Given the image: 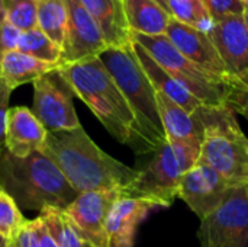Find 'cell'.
<instances>
[{
	"label": "cell",
	"mask_w": 248,
	"mask_h": 247,
	"mask_svg": "<svg viewBox=\"0 0 248 247\" xmlns=\"http://www.w3.org/2000/svg\"><path fill=\"white\" fill-rule=\"evenodd\" d=\"M179 1H198V0H179Z\"/></svg>",
	"instance_id": "39"
},
{
	"label": "cell",
	"mask_w": 248,
	"mask_h": 247,
	"mask_svg": "<svg viewBox=\"0 0 248 247\" xmlns=\"http://www.w3.org/2000/svg\"><path fill=\"white\" fill-rule=\"evenodd\" d=\"M169 12L171 17L179 20L180 23L198 28L205 32H208L214 23L209 12L206 10V7L201 0L198 1L169 0Z\"/></svg>",
	"instance_id": "25"
},
{
	"label": "cell",
	"mask_w": 248,
	"mask_h": 247,
	"mask_svg": "<svg viewBox=\"0 0 248 247\" xmlns=\"http://www.w3.org/2000/svg\"><path fill=\"white\" fill-rule=\"evenodd\" d=\"M140 44L176 82L208 106H224L230 92V80L215 76L186 58L166 35H141L132 32Z\"/></svg>",
	"instance_id": "7"
},
{
	"label": "cell",
	"mask_w": 248,
	"mask_h": 247,
	"mask_svg": "<svg viewBox=\"0 0 248 247\" xmlns=\"http://www.w3.org/2000/svg\"><path fill=\"white\" fill-rule=\"evenodd\" d=\"M6 20L20 32L36 28L38 0H4Z\"/></svg>",
	"instance_id": "26"
},
{
	"label": "cell",
	"mask_w": 248,
	"mask_h": 247,
	"mask_svg": "<svg viewBox=\"0 0 248 247\" xmlns=\"http://www.w3.org/2000/svg\"><path fill=\"white\" fill-rule=\"evenodd\" d=\"M97 58L126 99L145 146L155 153L167 137L157 106V90L141 67L132 44L125 48H106Z\"/></svg>",
	"instance_id": "4"
},
{
	"label": "cell",
	"mask_w": 248,
	"mask_h": 247,
	"mask_svg": "<svg viewBox=\"0 0 248 247\" xmlns=\"http://www.w3.org/2000/svg\"><path fill=\"white\" fill-rule=\"evenodd\" d=\"M240 1L243 3V6H244V7H248V0H240Z\"/></svg>",
	"instance_id": "38"
},
{
	"label": "cell",
	"mask_w": 248,
	"mask_h": 247,
	"mask_svg": "<svg viewBox=\"0 0 248 247\" xmlns=\"http://www.w3.org/2000/svg\"><path fill=\"white\" fill-rule=\"evenodd\" d=\"M227 108L248 119V82L234 83L230 82V92L227 98Z\"/></svg>",
	"instance_id": "29"
},
{
	"label": "cell",
	"mask_w": 248,
	"mask_h": 247,
	"mask_svg": "<svg viewBox=\"0 0 248 247\" xmlns=\"http://www.w3.org/2000/svg\"><path fill=\"white\" fill-rule=\"evenodd\" d=\"M55 68H58L57 64L45 63L13 49L6 52L0 61V80L13 90L22 84L33 83L36 79Z\"/></svg>",
	"instance_id": "20"
},
{
	"label": "cell",
	"mask_w": 248,
	"mask_h": 247,
	"mask_svg": "<svg viewBox=\"0 0 248 247\" xmlns=\"http://www.w3.org/2000/svg\"><path fill=\"white\" fill-rule=\"evenodd\" d=\"M201 150L179 141H166L150 165L138 172L137 179L125 189L124 195L155 202L160 208L170 207L177 198V191L185 173L196 165Z\"/></svg>",
	"instance_id": "6"
},
{
	"label": "cell",
	"mask_w": 248,
	"mask_h": 247,
	"mask_svg": "<svg viewBox=\"0 0 248 247\" xmlns=\"http://www.w3.org/2000/svg\"><path fill=\"white\" fill-rule=\"evenodd\" d=\"M209 12L212 20H219L230 15H243L244 6L240 0H201Z\"/></svg>",
	"instance_id": "28"
},
{
	"label": "cell",
	"mask_w": 248,
	"mask_h": 247,
	"mask_svg": "<svg viewBox=\"0 0 248 247\" xmlns=\"http://www.w3.org/2000/svg\"><path fill=\"white\" fill-rule=\"evenodd\" d=\"M44 154L77 194L115 189L125 192L140 172L105 153L83 127L46 132Z\"/></svg>",
	"instance_id": "1"
},
{
	"label": "cell",
	"mask_w": 248,
	"mask_h": 247,
	"mask_svg": "<svg viewBox=\"0 0 248 247\" xmlns=\"http://www.w3.org/2000/svg\"><path fill=\"white\" fill-rule=\"evenodd\" d=\"M7 247H38L31 220L26 221V224L10 239V243Z\"/></svg>",
	"instance_id": "33"
},
{
	"label": "cell",
	"mask_w": 248,
	"mask_h": 247,
	"mask_svg": "<svg viewBox=\"0 0 248 247\" xmlns=\"http://www.w3.org/2000/svg\"><path fill=\"white\" fill-rule=\"evenodd\" d=\"M33 115L48 132L70 131L81 127L74 108V92L58 68L33 83Z\"/></svg>",
	"instance_id": "9"
},
{
	"label": "cell",
	"mask_w": 248,
	"mask_h": 247,
	"mask_svg": "<svg viewBox=\"0 0 248 247\" xmlns=\"http://www.w3.org/2000/svg\"><path fill=\"white\" fill-rule=\"evenodd\" d=\"M31 226L36 239L38 247H58L55 239L52 237L51 231L48 230L46 224L41 217H36L35 220H31Z\"/></svg>",
	"instance_id": "32"
},
{
	"label": "cell",
	"mask_w": 248,
	"mask_h": 247,
	"mask_svg": "<svg viewBox=\"0 0 248 247\" xmlns=\"http://www.w3.org/2000/svg\"><path fill=\"white\" fill-rule=\"evenodd\" d=\"M231 186L212 167L198 160L190 167L179 186L177 198L185 201L189 208L201 218L209 217L225 201Z\"/></svg>",
	"instance_id": "11"
},
{
	"label": "cell",
	"mask_w": 248,
	"mask_h": 247,
	"mask_svg": "<svg viewBox=\"0 0 248 247\" xmlns=\"http://www.w3.org/2000/svg\"><path fill=\"white\" fill-rule=\"evenodd\" d=\"M158 208L155 202L121 195L106 220L108 247H134L140 224Z\"/></svg>",
	"instance_id": "15"
},
{
	"label": "cell",
	"mask_w": 248,
	"mask_h": 247,
	"mask_svg": "<svg viewBox=\"0 0 248 247\" xmlns=\"http://www.w3.org/2000/svg\"><path fill=\"white\" fill-rule=\"evenodd\" d=\"M26 221L13 198L0 188V234L12 239Z\"/></svg>",
	"instance_id": "27"
},
{
	"label": "cell",
	"mask_w": 248,
	"mask_h": 247,
	"mask_svg": "<svg viewBox=\"0 0 248 247\" xmlns=\"http://www.w3.org/2000/svg\"><path fill=\"white\" fill-rule=\"evenodd\" d=\"M155 1H157L163 9H166V10L169 12V0H155ZM169 13H170V12H169Z\"/></svg>",
	"instance_id": "36"
},
{
	"label": "cell",
	"mask_w": 248,
	"mask_h": 247,
	"mask_svg": "<svg viewBox=\"0 0 248 247\" xmlns=\"http://www.w3.org/2000/svg\"><path fill=\"white\" fill-rule=\"evenodd\" d=\"M201 247H248L247 186L231 188L222 205L201 220Z\"/></svg>",
	"instance_id": "8"
},
{
	"label": "cell",
	"mask_w": 248,
	"mask_h": 247,
	"mask_svg": "<svg viewBox=\"0 0 248 247\" xmlns=\"http://www.w3.org/2000/svg\"><path fill=\"white\" fill-rule=\"evenodd\" d=\"M9 243H10V239H7V237L0 234V247H7Z\"/></svg>",
	"instance_id": "35"
},
{
	"label": "cell",
	"mask_w": 248,
	"mask_h": 247,
	"mask_svg": "<svg viewBox=\"0 0 248 247\" xmlns=\"http://www.w3.org/2000/svg\"><path fill=\"white\" fill-rule=\"evenodd\" d=\"M39 217L46 224L58 247H97L70 218L65 210L45 208Z\"/></svg>",
	"instance_id": "22"
},
{
	"label": "cell",
	"mask_w": 248,
	"mask_h": 247,
	"mask_svg": "<svg viewBox=\"0 0 248 247\" xmlns=\"http://www.w3.org/2000/svg\"><path fill=\"white\" fill-rule=\"evenodd\" d=\"M58 70L116 141L129 146L137 154L150 153L126 99L97 57L64 64Z\"/></svg>",
	"instance_id": "2"
},
{
	"label": "cell",
	"mask_w": 248,
	"mask_h": 247,
	"mask_svg": "<svg viewBox=\"0 0 248 247\" xmlns=\"http://www.w3.org/2000/svg\"><path fill=\"white\" fill-rule=\"evenodd\" d=\"M122 191H92L78 194L65 213L97 247H108L106 220Z\"/></svg>",
	"instance_id": "13"
},
{
	"label": "cell",
	"mask_w": 248,
	"mask_h": 247,
	"mask_svg": "<svg viewBox=\"0 0 248 247\" xmlns=\"http://www.w3.org/2000/svg\"><path fill=\"white\" fill-rule=\"evenodd\" d=\"M0 188L19 210L39 213L45 208L67 210L78 195L60 169L39 151L15 157L4 150L0 156Z\"/></svg>",
	"instance_id": "3"
},
{
	"label": "cell",
	"mask_w": 248,
	"mask_h": 247,
	"mask_svg": "<svg viewBox=\"0 0 248 247\" xmlns=\"http://www.w3.org/2000/svg\"><path fill=\"white\" fill-rule=\"evenodd\" d=\"M12 90L0 80V156L6 150L4 131H6V114L9 111V99Z\"/></svg>",
	"instance_id": "31"
},
{
	"label": "cell",
	"mask_w": 248,
	"mask_h": 247,
	"mask_svg": "<svg viewBox=\"0 0 248 247\" xmlns=\"http://www.w3.org/2000/svg\"><path fill=\"white\" fill-rule=\"evenodd\" d=\"M132 49L141 64V67L144 68L147 77L150 79L151 84L154 86V89L167 96L169 99H171L174 103H177L179 106H182L185 111H187L189 114L196 112L201 106H203V103L195 98L192 93H189L179 82H176L140 44H137L135 41H132Z\"/></svg>",
	"instance_id": "19"
},
{
	"label": "cell",
	"mask_w": 248,
	"mask_h": 247,
	"mask_svg": "<svg viewBox=\"0 0 248 247\" xmlns=\"http://www.w3.org/2000/svg\"><path fill=\"white\" fill-rule=\"evenodd\" d=\"M208 35L228 71L230 82H248V31L243 15L214 20Z\"/></svg>",
	"instance_id": "12"
},
{
	"label": "cell",
	"mask_w": 248,
	"mask_h": 247,
	"mask_svg": "<svg viewBox=\"0 0 248 247\" xmlns=\"http://www.w3.org/2000/svg\"><path fill=\"white\" fill-rule=\"evenodd\" d=\"M131 32L155 36L166 35L171 15L155 0H124Z\"/></svg>",
	"instance_id": "21"
},
{
	"label": "cell",
	"mask_w": 248,
	"mask_h": 247,
	"mask_svg": "<svg viewBox=\"0 0 248 247\" xmlns=\"http://www.w3.org/2000/svg\"><path fill=\"white\" fill-rule=\"evenodd\" d=\"M166 36L192 63L215 76L230 80L228 71L208 32L171 19L166 31Z\"/></svg>",
	"instance_id": "14"
},
{
	"label": "cell",
	"mask_w": 248,
	"mask_h": 247,
	"mask_svg": "<svg viewBox=\"0 0 248 247\" xmlns=\"http://www.w3.org/2000/svg\"><path fill=\"white\" fill-rule=\"evenodd\" d=\"M19 36H20V31L15 28L12 23H9L7 20L0 25V61L6 52L17 48Z\"/></svg>",
	"instance_id": "30"
},
{
	"label": "cell",
	"mask_w": 248,
	"mask_h": 247,
	"mask_svg": "<svg viewBox=\"0 0 248 247\" xmlns=\"http://www.w3.org/2000/svg\"><path fill=\"white\" fill-rule=\"evenodd\" d=\"M96 20L108 48H125L132 44L124 0H81Z\"/></svg>",
	"instance_id": "17"
},
{
	"label": "cell",
	"mask_w": 248,
	"mask_h": 247,
	"mask_svg": "<svg viewBox=\"0 0 248 247\" xmlns=\"http://www.w3.org/2000/svg\"><path fill=\"white\" fill-rule=\"evenodd\" d=\"M46 130L26 106L9 108L6 114L4 143L6 151L15 157H26L32 153H44Z\"/></svg>",
	"instance_id": "16"
},
{
	"label": "cell",
	"mask_w": 248,
	"mask_h": 247,
	"mask_svg": "<svg viewBox=\"0 0 248 247\" xmlns=\"http://www.w3.org/2000/svg\"><path fill=\"white\" fill-rule=\"evenodd\" d=\"M6 22V10H4V0H0V25Z\"/></svg>",
	"instance_id": "34"
},
{
	"label": "cell",
	"mask_w": 248,
	"mask_h": 247,
	"mask_svg": "<svg viewBox=\"0 0 248 247\" xmlns=\"http://www.w3.org/2000/svg\"><path fill=\"white\" fill-rule=\"evenodd\" d=\"M67 10V35L60 66L97 57L108 48L105 38L81 0H62Z\"/></svg>",
	"instance_id": "10"
},
{
	"label": "cell",
	"mask_w": 248,
	"mask_h": 247,
	"mask_svg": "<svg viewBox=\"0 0 248 247\" xmlns=\"http://www.w3.org/2000/svg\"><path fill=\"white\" fill-rule=\"evenodd\" d=\"M247 192H248V186H247Z\"/></svg>",
	"instance_id": "40"
},
{
	"label": "cell",
	"mask_w": 248,
	"mask_h": 247,
	"mask_svg": "<svg viewBox=\"0 0 248 247\" xmlns=\"http://www.w3.org/2000/svg\"><path fill=\"white\" fill-rule=\"evenodd\" d=\"M157 106L169 141H179L201 150L203 127L196 112L189 114L167 96L157 92Z\"/></svg>",
	"instance_id": "18"
},
{
	"label": "cell",
	"mask_w": 248,
	"mask_h": 247,
	"mask_svg": "<svg viewBox=\"0 0 248 247\" xmlns=\"http://www.w3.org/2000/svg\"><path fill=\"white\" fill-rule=\"evenodd\" d=\"M36 28L41 29L61 51L67 35V10L62 0H38Z\"/></svg>",
	"instance_id": "23"
},
{
	"label": "cell",
	"mask_w": 248,
	"mask_h": 247,
	"mask_svg": "<svg viewBox=\"0 0 248 247\" xmlns=\"http://www.w3.org/2000/svg\"><path fill=\"white\" fill-rule=\"evenodd\" d=\"M196 115L203 127L199 160L218 172L231 188L248 186V137L234 112L225 105H203Z\"/></svg>",
	"instance_id": "5"
},
{
	"label": "cell",
	"mask_w": 248,
	"mask_h": 247,
	"mask_svg": "<svg viewBox=\"0 0 248 247\" xmlns=\"http://www.w3.org/2000/svg\"><path fill=\"white\" fill-rule=\"evenodd\" d=\"M243 19H244V23H246V28H247V31H248V7H246V9H244Z\"/></svg>",
	"instance_id": "37"
},
{
	"label": "cell",
	"mask_w": 248,
	"mask_h": 247,
	"mask_svg": "<svg viewBox=\"0 0 248 247\" xmlns=\"http://www.w3.org/2000/svg\"><path fill=\"white\" fill-rule=\"evenodd\" d=\"M17 51L28 54L33 58H38L45 63L57 64L60 67L61 61V48L54 44L41 29L33 28L25 32H20L19 42H17Z\"/></svg>",
	"instance_id": "24"
}]
</instances>
